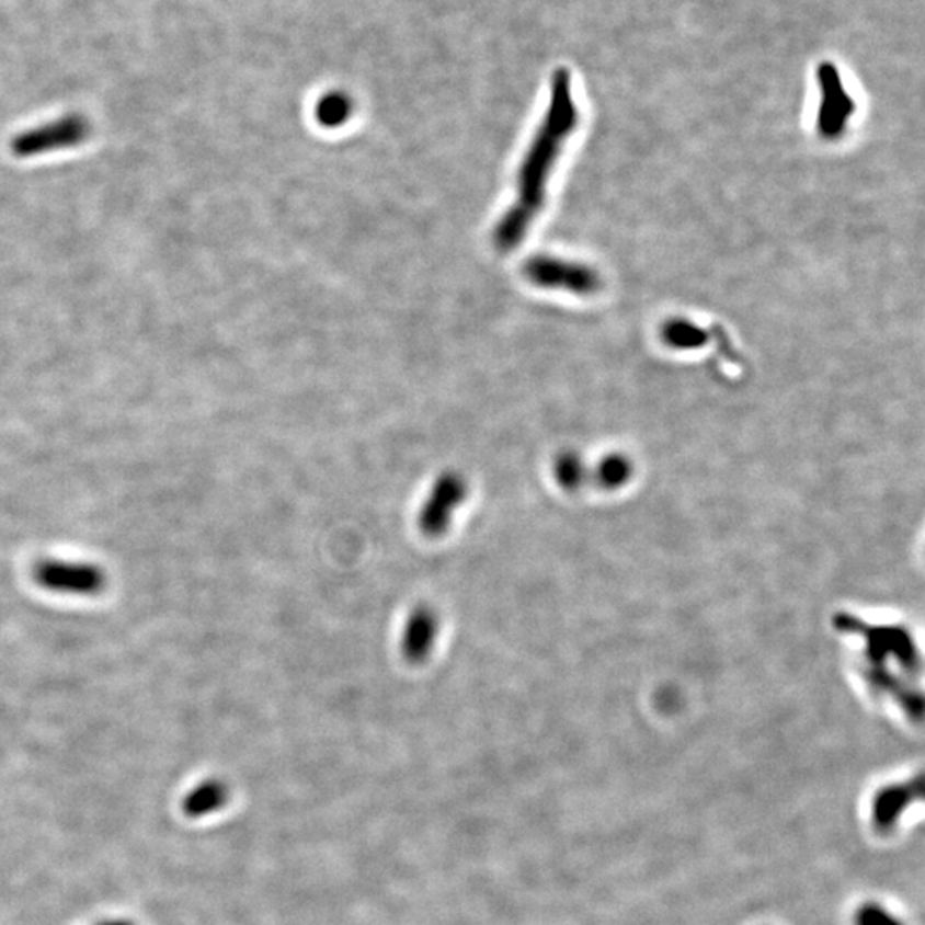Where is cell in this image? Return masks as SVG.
<instances>
[{
  "label": "cell",
  "instance_id": "ba28073f",
  "mask_svg": "<svg viewBox=\"0 0 925 925\" xmlns=\"http://www.w3.org/2000/svg\"><path fill=\"white\" fill-rule=\"evenodd\" d=\"M228 790L220 780H208L197 785L193 792L184 799L185 814L201 818L209 812L218 811L227 804Z\"/></svg>",
  "mask_w": 925,
  "mask_h": 925
},
{
  "label": "cell",
  "instance_id": "30bf717a",
  "mask_svg": "<svg viewBox=\"0 0 925 925\" xmlns=\"http://www.w3.org/2000/svg\"><path fill=\"white\" fill-rule=\"evenodd\" d=\"M910 793L905 788H890L879 793L875 804V823L879 827H891L897 823L903 809L909 806Z\"/></svg>",
  "mask_w": 925,
  "mask_h": 925
},
{
  "label": "cell",
  "instance_id": "4fadbf2b",
  "mask_svg": "<svg viewBox=\"0 0 925 925\" xmlns=\"http://www.w3.org/2000/svg\"><path fill=\"white\" fill-rule=\"evenodd\" d=\"M100 925H130V924H129V922H124V921H109V922H103V924H100Z\"/></svg>",
  "mask_w": 925,
  "mask_h": 925
},
{
  "label": "cell",
  "instance_id": "8fae6325",
  "mask_svg": "<svg viewBox=\"0 0 925 925\" xmlns=\"http://www.w3.org/2000/svg\"><path fill=\"white\" fill-rule=\"evenodd\" d=\"M663 340L675 349H699L705 345L706 334L698 326L687 321H671L663 328Z\"/></svg>",
  "mask_w": 925,
  "mask_h": 925
},
{
  "label": "cell",
  "instance_id": "3957f363",
  "mask_svg": "<svg viewBox=\"0 0 925 925\" xmlns=\"http://www.w3.org/2000/svg\"><path fill=\"white\" fill-rule=\"evenodd\" d=\"M468 498V482L458 471H444L431 487L419 511V528L425 537L437 538L452 526L456 510Z\"/></svg>",
  "mask_w": 925,
  "mask_h": 925
},
{
  "label": "cell",
  "instance_id": "8992f818",
  "mask_svg": "<svg viewBox=\"0 0 925 925\" xmlns=\"http://www.w3.org/2000/svg\"><path fill=\"white\" fill-rule=\"evenodd\" d=\"M818 81L823 91L818 129L824 138H838L855 112L854 100L843 87L838 69L832 62H823L818 67Z\"/></svg>",
  "mask_w": 925,
  "mask_h": 925
},
{
  "label": "cell",
  "instance_id": "52a82bcc",
  "mask_svg": "<svg viewBox=\"0 0 925 925\" xmlns=\"http://www.w3.org/2000/svg\"><path fill=\"white\" fill-rule=\"evenodd\" d=\"M441 620L437 612L429 605L413 608L401 632L400 651L412 665H420L431 656L439 636Z\"/></svg>",
  "mask_w": 925,
  "mask_h": 925
},
{
  "label": "cell",
  "instance_id": "6da1fadb",
  "mask_svg": "<svg viewBox=\"0 0 925 925\" xmlns=\"http://www.w3.org/2000/svg\"><path fill=\"white\" fill-rule=\"evenodd\" d=\"M578 122L580 112L574 102L573 78L568 69L561 67L552 75L549 109L519 169L516 203L495 227L494 242L502 251L518 248L529 225L544 208L547 181Z\"/></svg>",
  "mask_w": 925,
  "mask_h": 925
},
{
  "label": "cell",
  "instance_id": "5b68a950",
  "mask_svg": "<svg viewBox=\"0 0 925 925\" xmlns=\"http://www.w3.org/2000/svg\"><path fill=\"white\" fill-rule=\"evenodd\" d=\"M525 275L538 287L559 288L574 294H593L601 287V279L595 271L576 263L556 260V258H534L525 266Z\"/></svg>",
  "mask_w": 925,
  "mask_h": 925
},
{
  "label": "cell",
  "instance_id": "7c38bea8",
  "mask_svg": "<svg viewBox=\"0 0 925 925\" xmlns=\"http://www.w3.org/2000/svg\"><path fill=\"white\" fill-rule=\"evenodd\" d=\"M855 924L857 925H903V922L900 918L894 917L888 912L887 909H882L881 905H876V903H867L864 905L863 909L857 912L855 915Z\"/></svg>",
  "mask_w": 925,
  "mask_h": 925
},
{
  "label": "cell",
  "instance_id": "9c48e42d",
  "mask_svg": "<svg viewBox=\"0 0 925 925\" xmlns=\"http://www.w3.org/2000/svg\"><path fill=\"white\" fill-rule=\"evenodd\" d=\"M353 102L345 91H330L319 99L316 118L324 127H340L352 117Z\"/></svg>",
  "mask_w": 925,
  "mask_h": 925
},
{
  "label": "cell",
  "instance_id": "277c9868",
  "mask_svg": "<svg viewBox=\"0 0 925 925\" xmlns=\"http://www.w3.org/2000/svg\"><path fill=\"white\" fill-rule=\"evenodd\" d=\"M33 580L48 592L90 596L102 592L105 576L96 566L81 562L42 561L33 568Z\"/></svg>",
  "mask_w": 925,
  "mask_h": 925
},
{
  "label": "cell",
  "instance_id": "7a4b0ae2",
  "mask_svg": "<svg viewBox=\"0 0 925 925\" xmlns=\"http://www.w3.org/2000/svg\"><path fill=\"white\" fill-rule=\"evenodd\" d=\"M90 134V124L79 114L64 115L44 126L24 130L12 139V153L20 158L38 157L54 153L59 149L75 148L81 145Z\"/></svg>",
  "mask_w": 925,
  "mask_h": 925
}]
</instances>
